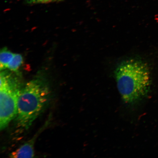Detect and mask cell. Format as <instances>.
I'll use <instances>...</instances> for the list:
<instances>
[{
	"mask_svg": "<svg viewBox=\"0 0 158 158\" xmlns=\"http://www.w3.org/2000/svg\"><path fill=\"white\" fill-rule=\"evenodd\" d=\"M117 88L122 99L133 104L147 95L151 80L147 65L140 59H130L120 63L115 71Z\"/></svg>",
	"mask_w": 158,
	"mask_h": 158,
	"instance_id": "cell-1",
	"label": "cell"
},
{
	"mask_svg": "<svg viewBox=\"0 0 158 158\" xmlns=\"http://www.w3.org/2000/svg\"><path fill=\"white\" fill-rule=\"evenodd\" d=\"M50 91L40 79L30 81L20 90L17 98L16 121L18 127L27 130L46 108Z\"/></svg>",
	"mask_w": 158,
	"mask_h": 158,
	"instance_id": "cell-2",
	"label": "cell"
},
{
	"mask_svg": "<svg viewBox=\"0 0 158 158\" xmlns=\"http://www.w3.org/2000/svg\"><path fill=\"white\" fill-rule=\"evenodd\" d=\"M20 89L11 74L3 71L1 73L0 86V129H4L16 117L17 98Z\"/></svg>",
	"mask_w": 158,
	"mask_h": 158,
	"instance_id": "cell-3",
	"label": "cell"
},
{
	"mask_svg": "<svg viewBox=\"0 0 158 158\" xmlns=\"http://www.w3.org/2000/svg\"><path fill=\"white\" fill-rule=\"evenodd\" d=\"M47 124L43 126L29 141L12 153L10 156L13 158H32L35 155L34 147L35 140L39 134L44 130Z\"/></svg>",
	"mask_w": 158,
	"mask_h": 158,
	"instance_id": "cell-4",
	"label": "cell"
},
{
	"mask_svg": "<svg viewBox=\"0 0 158 158\" xmlns=\"http://www.w3.org/2000/svg\"><path fill=\"white\" fill-rule=\"evenodd\" d=\"M15 54L6 48L2 49L0 53V68L1 70H3L7 68L9 63L14 56Z\"/></svg>",
	"mask_w": 158,
	"mask_h": 158,
	"instance_id": "cell-5",
	"label": "cell"
},
{
	"mask_svg": "<svg viewBox=\"0 0 158 158\" xmlns=\"http://www.w3.org/2000/svg\"><path fill=\"white\" fill-rule=\"evenodd\" d=\"M23 62V57L21 54H15L8 66L7 68L12 72L18 73V70L22 64Z\"/></svg>",
	"mask_w": 158,
	"mask_h": 158,
	"instance_id": "cell-6",
	"label": "cell"
},
{
	"mask_svg": "<svg viewBox=\"0 0 158 158\" xmlns=\"http://www.w3.org/2000/svg\"><path fill=\"white\" fill-rule=\"evenodd\" d=\"M27 1L31 3H47L58 1L59 0H27Z\"/></svg>",
	"mask_w": 158,
	"mask_h": 158,
	"instance_id": "cell-7",
	"label": "cell"
}]
</instances>
